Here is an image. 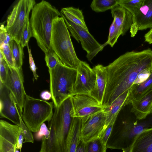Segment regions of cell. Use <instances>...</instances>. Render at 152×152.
Returning a JSON list of instances; mask_svg holds the SVG:
<instances>
[{"instance_id": "obj_19", "label": "cell", "mask_w": 152, "mask_h": 152, "mask_svg": "<svg viewBox=\"0 0 152 152\" xmlns=\"http://www.w3.org/2000/svg\"><path fill=\"white\" fill-rule=\"evenodd\" d=\"M113 21L119 30L121 35H124L130 29L132 23V15L126 9L119 5L111 10Z\"/></svg>"}, {"instance_id": "obj_43", "label": "cell", "mask_w": 152, "mask_h": 152, "mask_svg": "<svg viewBox=\"0 0 152 152\" xmlns=\"http://www.w3.org/2000/svg\"><path fill=\"white\" fill-rule=\"evenodd\" d=\"M145 41L149 44H152V28L144 36Z\"/></svg>"}, {"instance_id": "obj_16", "label": "cell", "mask_w": 152, "mask_h": 152, "mask_svg": "<svg viewBox=\"0 0 152 152\" xmlns=\"http://www.w3.org/2000/svg\"><path fill=\"white\" fill-rule=\"evenodd\" d=\"M20 128L6 121H0V152H15Z\"/></svg>"}, {"instance_id": "obj_12", "label": "cell", "mask_w": 152, "mask_h": 152, "mask_svg": "<svg viewBox=\"0 0 152 152\" xmlns=\"http://www.w3.org/2000/svg\"><path fill=\"white\" fill-rule=\"evenodd\" d=\"M20 116L12 92L6 85L0 83V117L6 118L19 126Z\"/></svg>"}, {"instance_id": "obj_28", "label": "cell", "mask_w": 152, "mask_h": 152, "mask_svg": "<svg viewBox=\"0 0 152 152\" xmlns=\"http://www.w3.org/2000/svg\"><path fill=\"white\" fill-rule=\"evenodd\" d=\"M144 0H118V5L132 15L142 4Z\"/></svg>"}, {"instance_id": "obj_23", "label": "cell", "mask_w": 152, "mask_h": 152, "mask_svg": "<svg viewBox=\"0 0 152 152\" xmlns=\"http://www.w3.org/2000/svg\"><path fill=\"white\" fill-rule=\"evenodd\" d=\"M60 12L69 21L88 30L81 10L73 7L63 8Z\"/></svg>"}, {"instance_id": "obj_40", "label": "cell", "mask_w": 152, "mask_h": 152, "mask_svg": "<svg viewBox=\"0 0 152 152\" xmlns=\"http://www.w3.org/2000/svg\"><path fill=\"white\" fill-rule=\"evenodd\" d=\"M20 133L17 143V148L18 149L20 150L21 152L24 138L22 129L20 127Z\"/></svg>"}, {"instance_id": "obj_39", "label": "cell", "mask_w": 152, "mask_h": 152, "mask_svg": "<svg viewBox=\"0 0 152 152\" xmlns=\"http://www.w3.org/2000/svg\"><path fill=\"white\" fill-rule=\"evenodd\" d=\"M7 31L4 25L1 24L0 30V46L4 44V41L6 39Z\"/></svg>"}, {"instance_id": "obj_18", "label": "cell", "mask_w": 152, "mask_h": 152, "mask_svg": "<svg viewBox=\"0 0 152 152\" xmlns=\"http://www.w3.org/2000/svg\"><path fill=\"white\" fill-rule=\"evenodd\" d=\"M131 112L136 119L145 118L152 113V89L139 100L132 102Z\"/></svg>"}, {"instance_id": "obj_20", "label": "cell", "mask_w": 152, "mask_h": 152, "mask_svg": "<svg viewBox=\"0 0 152 152\" xmlns=\"http://www.w3.org/2000/svg\"><path fill=\"white\" fill-rule=\"evenodd\" d=\"M130 89L127 90L116 98L109 106H104L103 110L106 117V127L112 121H115L123 107L125 105Z\"/></svg>"}, {"instance_id": "obj_36", "label": "cell", "mask_w": 152, "mask_h": 152, "mask_svg": "<svg viewBox=\"0 0 152 152\" xmlns=\"http://www.w3.org/2000/svg\"><path fill=\"white\" fill-rule=\"evenodd\" d=\"M115 121H112L107 126L99 137L103 143L106 145L111 134L114 123Z\"/></svg>"}, {"instance_id": "obj_3", "label": "cell", "mask_w": 152, "mask_h": 152, "mask_svg": "<svg viewBox=\"0 0 152 152\" xmlns=\"http://www.w3.org/2000/svg\"><path fill=\"white\" fill-rule=\"evenodd\" d=\"M61 14L58 10L45 0L36 4L32 10L29 21L33 37L45 54L53 50L51 43L53 22Z\"/></svg>"}, {"instance_id": "obj_25", "label": "cell", "mask_w": 152, "mask_h": 152, "mask_svg": "<svg viewBox=\"0 0 152 152\" xmlns=\"http://www.w3.org/2000/svg\"><path fill=\"white\" fill-rule=\"evenodd\" d=\"M9 44L12 51L15 67L19 69H21L24 57L23 48L20 44L13 39H11Z\"/></svg>"}, {"instance_id": "obj_32", "label": "cell", "mask_w": 152, "mask_h": 152, "mask_svg": "<svg viewBox=\"0 0 152 152\" xmlns=\"http://www.w3.org/2000/svg\"><path fill=\"white\" fill-rule=\"evenodd\" d=\"M0 51L2 53L9 67H15L12 51L9 44H3L0 46Z\"/></svg>"}, {"instance_id": "obj_31", "label": "cell", "mask_w": 152, "mask_h": 152, "mask_svg": "<svg viewBox=\"0 0 152 152\" xmlns=\"http://www.w3.org/2000/svg\"><path fill=\"white\" fill-rule=\"evenodd\" d=\"M45 54V59L48 70L53 69L57 65L62 62L53 50L49 51Z\"/></svg>"}, {"instance_id": "obj_42", "label": "cell", "mask_w": 152, "mask_h": 152, "mask_svg": "<svg viewBox=\"0 0 152 152\" xmlns=\"http://www.w3.org/2000/svg\"><path fill=\"white\" fill-rule=\"evenodd\" d=\"M85 142L80 139L75 152H85Z\"/></svg>"}, {"instance_id": "obj_33", "label": "cell", "mask_w": 152, "mask_h": 152, "mask_svg": "<svg viewBox=\"0 0 152 152\" xmlns=\"http://www.w3.org/2000/svg\"><path fill=\"white\" fill-rule=\"evenodd\" d=\"M0 83L5 84L8 77L9 67L1 52H0Z\"/></svg>"}, {"instance_id": "obj_15", "label": "cell", "mask_w": 152, "mask_h": 152, "mask_svg": "<svg viewBox=\"0 0 152 152\" xmlns=\"http://www.w3.org/2000/svg\"><path fill=\"white\" fill-rule=\"evenodd\" d=\"M131 36L134 37L139 30L152 28V0H144L140 8L132 15Z\"/></svg>"}, {"instance_id": "obj_2", "label": "cell", "mask_w": 152, "mask_h": 152, "mask_svg": "<svg viewBox=\"0 0 152 152\" xmlns=\"http://www.w3.org/2000/svg\"><path fill=\"white\" fill-rule=\"evenodd\" d=\"M71 97L54 107L49 133L42 139L39 152H69L75 117Z\"/></svg>"}, {"instance_id": "obj_41", "label": "cell", "mask_w": 152, "mask_h": 152, "mask_svg": "<svg viewBox=\"0 0 152 152\" xmlns=\"http://www.w3.org/2000/svg\"><path fill=\"white\" fill-rule=\"evenodd\" d=\"M40 97L43 100L46 101L52 99V95L50 92L45 90L41 93Z\"/></svg>"}, {"instance_id": "obj_37", "label": "cell", "mask_w": 152, "mask_h": 152, "mask_svg": "<svg viewBox=\"0 0 152 152\" xmlns=\"http://www.w3.org/2000/svg\"><path fill=\"white\" fill-rule=\"evenodd\" d=\"M26 47L28 49L29 55L30 68L32 72L34 79V78L36 80H37L39 77L37 73V68L32 55L31 50L29 48L28 45Z\"/></svg>"}, {"instance_id": "obj_5", "label": "cell", "mask_w": 152, "mask_h": 152, "mask_svg": "<svg viewBox=\"0 0 152 152\" xmlns=\"http://www.w3.org/2000/svg\"><path fill=\"white\" fill-rule=\"evenodd\" d=\"M51 43L52 50L62 63L77 70L80 60L76 55L70 34L62 16L56 18L53 21Z\"/></svg>"}, {"instance_id": "obj_10", "label": "cell", "mask_w": 152, "mask_h": 152, "mask_svg": "<svg viewBox=\"0 0 152 152\" xmlns=\"http://www.w3.org/2000/svg\"><path fill=\"white\" fill-rule=\"evenodd\" d=\"M81 118L80 139L85 142L99 137L107 127L106 115L103 110Z\"/></svg>"}, {"instance_id": "obj_1", "label": "cell", "mask_w": 152, "mask_h": 152, "mask_svg": "<svg viewBox=\"0 0 152 152\" xmlns=\"http://www.w3.org/2000/svg\"><path fill=\"white\" fill-rule=\"evenodd\" d=\"M152 67V50L132 51L121 55L106 66L107 84L102 105L109 106L130 89L139 74Z\"/></svg>"}, {"instance_id": "obj_11", "label": "cell", "mask_w": 152, "mask_h": 152, "mask_svg": "<svg viewBox=\"0 0 152 152\" xmlns=\"http://www.w3.org/2000/svg\"><path fill=\"white\" fill-rule=\"evenodd\" d=\"M96 78V73L93 68L86 62L80 61L77 69L72 96L80 94L89 95L94 87Z\"/></svg>"}, {"instance_id": "obj_26", "label": "cell", "mask_w": 152, "mask_h": 152, "mask_svg": "<svg viewBox=\"0 0 152 152\" xmlns=\"http://www.w3.org/2000/svg\"><path fill=\"white\" fill-rule=\"evenodd\" d=\"M118 0H94L90 5L96 12H102L112 9L118 5Z\"/></svg>"}, {"instance_id": "obj_29", "label": "cell", "mask_w": 152, "mask_h": 152, "mask_svg": "<svg viewBox=\"0 0 152 152\" xmlns=\"http://www.w3.org/2000/svg\"><path fill=\"white\" fill-rule=\"evenodd\" d=\"M33 37L32 29L28 16L26 19L25 25L23 31L20 44L23 48L28 45L30 39Z\"/></svg>"}, {"instance_id": "obj_8", "label": "cell", "mask_w": 152, "mask_h": 152, "mask_svg": "<svg viewBox=\"0 0 152 152\" xmlns=\"http://www.w3.org/2000/svg\"><path fill=\"white\" fill-rule=\"evenodd\" d=\"M36 4L34 0H20L7 17L5 26L7 32L20 43L26 18Z\"/></svg>"}, {"instance_id": "obj_14", "label": "cell", "mask_w": 152, "mask_h": 152, "mask_svg": "<svg viewBox=\"0 0 152 152\" xmlns=\"http://www.w3.org/2000/svg\"><path fill=\"white\" fill-rule=\"evenodd\" d=\"M24 78L22 68L9 67L8 77L5 85L10 89L16 102L21 116L25 96L26 94L23 85Z\"/></svg>"}, {"instance_id": "obj_9", "label": "cell", "mask_w": 152, "mask_h": 152, "mask_svg": "<svg viewBox=\"0 0 152 152\" xmlns=\"http://www.w3.org/2000/svg\"><path fill=\"white\" fill-rule=\"evenodd\" d=\"M61 14L71 36L78 43L80 42L82 48L87 53L86 57L91 61L99 52L102 50L105 45L100 44L88 30L69 21Z\"/></svg>"}, {"instance_id": "obj_21", "label": "cell", "mask_w": 152, "mask_h": 152, "mask_svg": "<svg viewBox=\"0 0 152 152\" xmlns=\"http://www.w3.org/2000/svg\"><path fill=\"white\" fill-rule=\"evenodd\" d=\"M129 152H152V128L136 136Z\"/></svg>"}, {"instance_id": "obj_38", "label": "cell", "mask_w": 152, "mask_h": 152, "mask_svg": "<svg viewBox=\"0 0 152 152\" xmlns=\"http://www.w3.org/2000/svg\"><path fill=\"white\" fill-rule=\"evenodd\" d=\"M49 131L45 123H43L41 126L39 131L35 134V139L37 140L42 139L43 136L48 134Z\"/></svg>"}, {"instance_id": "obj_6", "label": "cell", "mask_w": 152, "mask_h": 152, "mask_svg": "<svg viewBox=\"0 0 152 152\" xmlns=\"http://www.w3.org/2000/svg\"><path fill=\"white\" fill-rule=\"evenodd\" d=\"M48 71L50 92L55 107L72 96L77 70L67 66L61 62Z\"/></svg>"}, {"instance_id": "obj_35", "label": "cell", "mask_w": 152, "mask_h": 152, "mask_svg": "<svg viewBox=\"0 0 152 152\" xmlns=\"http://www.w3.org/2000/svg\"><path fill=\"white\" fill-rule=\"evenodd\" d=\"M152 72V67L145 69L140 73L133 84L132 86L138 85L147 80Z\"/></svg>"}, {"instance_id": "obj_34", "label": "cell", "mask_w": 152, "mask_h": 152, "mask_svg": "<svg viewBox=\"0 0 152 152\" xmlns=\"http://www.w3.org/2000/svg\"><path fill=\"white\" fill-rule=\"evenodd\" d=\"M20 124L19 127L22 129L23 138L25 140L24 143L31 142L33 143L34 139L31 130L26 126L21 116H20Z\"/></svg>"}, {"instance_id": "obj_24", "label": "cell", "mask_w": 152, "mask_h": 152, "mask_svg": "<svg viewBox=\"0 0 152 152\" xmlns=\"http://www.w3.org/2000/svg\"><path fill=\"white\" fill-rule=\"evenodd\" d=\"M82 124L81 118L75 117L74 125L70 138L69 152H75L80 139L81 131Z\"/></svg>"}, {"instance_id": "obj_30", "label": "cell", "mask_w": 152, "mask_h": 152, "mask_svg": "<svg viewBox=\"0 0 152 152\" xmlns=\"http://www.w3.org/2000/svg\"><path fill=\"white\" fill-rule=\"evenodd\" d=\"M121 35V34L119 30L113 20L110 27L108 40L104 43L105 45H109L113 47Z\"/></svg>"}, {"instance_id": "obj_7", "label": "cell", "mask_w": 152, "mask_h": 152, "mask_svg": "<svg viewBox=\"0 0 152 152\" xmlns=\"http://www.w3.org/2000/svg\"><path fill=\"white\" fill-rule=\"evenodd\" d=\"M53 102L26 95L21 117L26 126L33 132H38L41 125L50 122L53 115Z\"/></svg>"}, {"instance_id": "obj_22", "label": "cell", "mask_w": 152, "mask_h": 152, "mask_svg": "<svg viewBox=\"0 0 152 152\" xmlns=\"http://www.w3.org/2000/svg\"><path fill=\"white\" fill-rule=\"evenodd\" d=\"M152 89V72L150 75L144 82L132 87L125 105L140 99Z\"/></svg>"}, {"instance_id": "obj_27", "label": "cell", "mask_w": 152, "mask_h": 152, "mask_svg": "<svg viewBox=\"0 0 152 152\" xmlns=\"http://www.w3.org/2000/svg\"><path fill=\"white\" fill-rule=\"evenodd\" d=\"M106 149L99 137L85 142V152H106Z\"/></svg>"}, {"instance_id": "obj_13", "label": "cell", "mask_w": 152, "mask_h": 152, "mask_svg": "<svg viewBox=\"0 0 152 152\" xmlns=\"http://www.w3.org/2000/svg\"><path fill=\"white\" fill-rule=\"evenodd\" d=\"M71 98L75 117H86L103 111L104 107L88 95L77 94Z\"/></svg>"}, {"instance_id": "obj_4", "label": "cell", "mask_w": 152, "mask_h": 152, "mask_svg": "<svg viewBox=\"0 0 152 152\" xmlns=\"http://www.w3.org/2000/svg\"><path fill=\"white\" fill-rule=\"evenodd\" d=\"M152 128V113L145 119L127 118L115 121L107 142V148L129 152L136 136L144 130Z\"/></svg>"}, {"instance_id": "obj_17", "label": "cell", "mask_w": 152, "mask_h": 152, "mask_svg": "<svg viewBox=\"0 0 152 152\" xmlns=\"http://www.w3.org/2000/svg\"><path fill=\"white\" fill-rule=\"evenodd\" d=\"M96 75L94 87L89 95L102 104L107 84V73L106 66L98 64L93 68Z\"/></svg>"}]
</instances>
